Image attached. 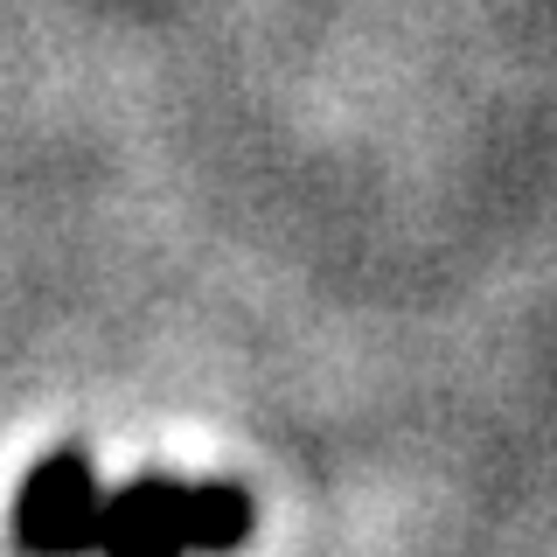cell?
Returning <instances> with one entry per match:
<instances>
[{"label": "cell", "instance_id": "obj_1", "mask_svg": "<svg viewBox=\"0 0 557 557\" xmlns=\"http://www.w3.org/2000/svg\"><path fill=\"white\" fill-rule=\"evenodd\" d=\"M251 544V495L237 481L139 474L98 509L91 557H231Z\"/></svg>", "mask_w": 557, "mask_h": 557}, {"label": "cell", "instance_id": "obj_2", "mask_svg": "<svg viewBox=\"0 0 557 557\" xmlns=\"http://www.w3.org/2000/svg\"><path fill=\"white\" fill-rule=\"evenodd\" d=\"M98 509H104V487H98L91 453L57 446L28 467L22 495H14V544L28 557H91Z\"/></svg>", "mask_w": 557, "mask_h": 557}]
</instances>
